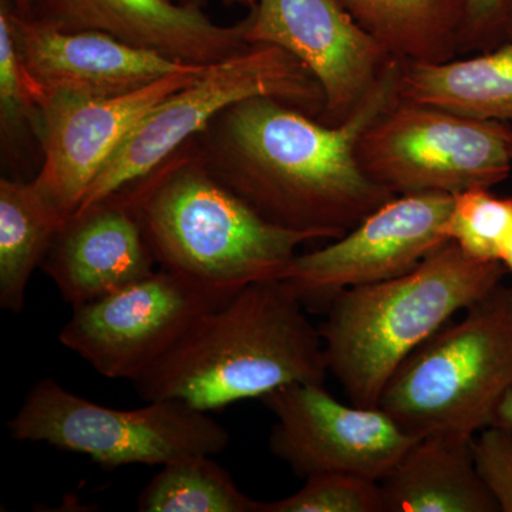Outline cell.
<instances>
[{"label": "cell", "mask_w": 512, "mask_h": 512, "mask_svg": "<svg viewBox=\"0 0 512 512\" xmlns=\"http://www.w3.org/2000/svg\"><path fill=\"white\" fill-rule=\"evenodd\" d=\"M262 503L239 490L210 454L165 464L138 495L140 512H261Z\"/></svg>", "instance_id": "21"}, {"label": "cell", "mask_w": 512, "mask_h": 512, "mask_svg": "<svg viewBox=\"0 0 512 512\" xmlns=\"http://www.w3.org/2000/svg\"><path fill=\"white\" fill-rule=\"evenodd\" d=\"M500 262L507 269V274L512 275V234L508 238L507 244L504 245L503 251H501Z\"/></svg>", "instance_id": "30"}, {"label": "cell", "mask_w": 512, "mask_h": 512, "mask_svg": "<svg viewBox=\"0 0 512 512\" xmlns=\"http://www.w3.org/2000/svg\"><path fill=\"white\" fill-rule=\"evenodd\" d=\"M447 237L478 261L500 262L512 234V194L498 197L491 188L453 195Z\"/></svg>", "instance_id": "22"}, {"label": "cell", "mask_w": 512, "mask_h": 512, "mask_svg": "<svg viewBox=\"0 0 512 512\" xmlns=\"http://www.w3.org/2000/svg\"><path fill=\"white\" fill-rule=\"evenodd\" d=\"M399 99L512 123V40L470 59L403 62Z\"/></svg>", "instance_id": "18"}, {"label": "cell", "mask_w": 512, "mask_h": 512, "mask_svg": "<svg viewBox=\"0 0 512 512\" xmlns=\"http://www.w3.org/2000/svg\"><path fill=\"white\" fill-rule=\"evenodd\" d=\"M29 19L66 32L106 33L191 66H210L238 55L248 18L222 26L197 3L173 0H35Z\"/></svg>", "instance_id": "15"}, {"label": "cell", "mask_w": 512, "mask_h": 512, "mask_svg": "<svg viewBox=\"0 0 512 512\" xmlns=\"http://www.w3.org/2000/svg\"><path fill=\"white\" fill-rule=\"evenodd\" d=\"M43 96L20 62L8 15L0 8V133L3 154L18 157L26 136L39 143Z\"/></svg>", "instance_id": "23"}, {"label": "cell", "mask_w": 512, "mask_h": 512, "mask_svg": "<svg viewBox=\"0 0 512 512\" xmlns=\"http://www.w3.org/2000/svg\"><path fill=\"white\" fill-rule=\"evenodd\" d=\"M512 386V286L500 285L413 353L377 406L416 437H476Z\"/></svg>", "instance_id": "5"}, {"label": "cell", "mask_w": 512, "mask_h": 512, "mask_svg": "<svg viewBox=\"0 0 512 512\" xmlns=\"http://www.w3.org/2000/svg\"><path fill=\"white\" fill-rule=\"evenodd\" d=\"M453 195H396L333 244L296 255L281 279L306 309L326 311L338 293L407 274L450 239Z\"/></svg>", "instance_id": "10"}, {"label": "cell", "mask_w": 512, "mask_h": 512, "mask_svg": "<svg viewBox=\"0 0 512 512\" xmlns=\"http://www.w3.org/2000/svg\"><path fill=\"white\" fill-rule=\"evenodd\" d=\"M501 35L507 37V40H512V0H508L507 8H505Z\"/></svg>", "instance_id": "29"}, {"label": "cell", "mask_w": 512, "mask_h": 512, "mask_svg": "<svg viewBox=\"0 0 512 512\" xmlns=\"http://www.w3.org/2000/svg\"><path fill=\"white\" fill-rule=\"evenodd\" d=\"M282 500L262 503L261 512H384L380 481L355 474L323 473Z\"/></svg>", "instance_id": "24"}, {"label": "cell", "mask_w": 512, "mask_h": 512, "mask_svg": "<svg viewBox=\"0 0 512 512\" xmlns=\"http://www.w3.org/2000/svg\"><path fill=\"white\" fill-rule=\"evenodd\" d=\"M252 97L285 101L315 119L325 104L322 87L298 59L281 47L248 46L238 55L210 64L194 83L154 107L101 168L73 215L146 177L221 111Z\"/></svg>", "instance_id": "6"}, {"label": "cell", "mask_w": 512, "mask_h": 512, "mask_svg": "<svg viewBox=\"0 0 512 512\" xmlns=\"http://www.w3.org/2000/svg\"><path fill=\"white\" fill-rule=\"evenodd\" d=\"M207 67H187L120 96L46 97L39 124L42 165L33 181L66 221L133 128L161 101L194 83Z\"/></svg>", "instance_id": "13"}, {"label": "cell", "mask_w": 512, "mask_h": 512, "mask_svg": "<svg viewBox=\"0 0 512 512\" xmlns=\"http://www.w3.org/2000/svg\"><path fill=\"white\" fill-rule=\"evenodd\" d=\"M222 2L225 3H232V5H241V6H247L249 10L254 9L256 6V3H258V0H222Z\"/></svg>", "instance_id": "31"}, {"label": "cell", "mask_w": 512, "mask_h": 512, "mask_svg": "<svg viewBox=\"0 0 512 512\" xmlns=\"http://www.w3.org/2000/svg\"><path fill=\"white\" fill-rule=\"evenodd\" d=\"M261 402L275 414L272 454L302 478L346 473L382 481L419 439L379 406L339 402L325 383L291 384Z\"/></svg>", "instance_id": "11"}, {"label": "cell", "mask_w": 512, "mask_h": 512, "mask_svg": "<svg viewBox=\"0 0 512 512\" xmlns=\"http://www.w3.org/2000/svg\"><path fill=\"white\" fill-rule=\"evenodd\" d=\"M467 22L463 50L481 49L501 35L508 0H466Z\"/></svg>", "instance_id": "26"}, {"label": "cell", "mask_w": 512, "mask_h": 512, "mask_svg": "<svg viewBox=\"0 0 512 512\" xmlns=\"http://www.w3.org/2000/svg\"><path fill=\"white\" fill-rule=\"evenodd\" d=\"M325 349L284 279L244 286L200 316L134 384L144 402L174 399L220 412L285 386L325 383Z\"/></svg>", "instance_id": "2"}, {"label": "cell", "mask_w": 512, "mask_h": 512, "mask_svg": "<svg viewBox=\"0 0 512 512\" xmlns=\"http://www.w3.org/2000/svg\"><path fill=\"white\" fill-rule=\"evenodd\" d=\"M505 275L448 241L407 274L338 293L319 326L329 373L350 402L377 406L403 363Z\"/></svg>", "instance_id": "4"}, {"label": "cell", "mask_w": 512, "mask_h": 512, "mask_svg": "<svg viewBox=\"0 0 512 512\" xmlns=\"http://www.w3.org/2000/svg\"><path fill=\"white\" fill-rule=\"evenodd\" d=\"M235 292L158 268L136 284L73 309L59 342L99 375L136 383L195 320Z\"/></svg>", "instance_id": "9"}, {"label": "cell", "mask_w": 512, "mask_h": 512, "mask_svg": "<svg viewBox=\"0 0 512 512\" xmlns=\"http://www.w3.org/2000/svg\"><path fill=\"white\" fill-rule=\"evenodd\" d=\"M396 59L443 63L463 52L466 0H338Z\"/></svg>", "instance_id": "19"}, {"label": "cell", "mask_w": 512, "mask_h": 512, "mask_svg": "<svg viewBox=\"0 0 512 512\" xmlns=\"http://www.w3.org/2000/svg\"><path fill=\"white\" fill-rule=\"evenodd\" d=\"M13 12L18 13L23 18H30L35 6V0H6Z\"/></svg>", "instance_id": "28"}, {"label": "cell", "mask_w": 512, "mask_h": 512, "mask_svg": "<svg viewBox=\"0 0 512 512\" xmlns=\"http://www.w3.org/2000/svg\"><path fill=\"white\" fill-rule=\"evenodd\" d=\"M247 18L249 46L281 47L313 74L326 126L348 120L396 60L338 0H258Z\"/></svg>", "instance_id": "12"}, {"label": "cell", "mask_w": 512, "mask_h": 512, "mask_svg": "<svg viewBox=\"0 0 512 512\" xmlns=\"http://www.w3.org/2000/svg\"><path fill=\"white\" fill-rule=\"evenodd\" d=\"M365 173L393 195H456L510 177V123L397 99L360 137Z\"/></svg>", "instance_id": "8"}, {"label": "cell", "mask_w": 512, "mask_h": 512, "mask_svg": "<svg viewBox=\"0 0 512 512\" xmlns=\"http://www.w3.org/2000/svg\"><path fill=\"white\" fill-rule=\"evenodd\" d=\"M474 437H419L384 480V512H500L478 471Z\"/></svg>", "instance_id": "17"}, {"label": "cell", "mask_w": 512, "mask_h": 512, "mask_svg": "<svg viewBox=\"0 0 512 512\" xmlns=\"http://www.w3.org/2000/svg\"><path fill=\"white\" fill-rule=\"evenodd\" d=\"M0 8L8 15L20 62L43 101L53 94L120 96L191 67L106 33L50 28L19 16L6 0H0Z\"/></svg>", "instance_id": "14"}, {"label": "cell", "mask_w": 512, "mask_h": 512, "mask_svg": "<svg viewBox=\"0 0 512 512\" xmlns=\"http://www.w3.org/2000/svg\"><path fill=\"white\" fill-rule=\"evenodd\" d=\"M136 215L116 197L73 215L43 261V272L73 309L156 272Z\"/></svg>", "instance_id": "16"}, {"label": "cell", "mask_w": 512, "mask_h": 512, "mask_svg": "<svg viewBox=\"0 0 512 512\" xmlns=\"http://www.w3.org/2000/svg\"><path fill=\"white\" fill-rule=\"evenodd\" d=\"M402 64L394 60L339 126L285 101L252 97L221 111L192 143L211 173L265 220L335 241L396 197L365 173L357 144L399 99Z\"/></svg>", "instance_id": "1"}, {"label": "cell", "mask_w": 512, "mask_h": 512, "mask_svg": "<svg viewBox=\"0 0 512 512\" xmlns=\"http://www.w3.org/2000/svg\"><path fill=\"white\" fill-rule=\"evenodd\" d=\"M146 403L140 409H111L46 377L26 394L8 430L13 440L82 454L107 470L165 466L194 454L217 456L228 447L231 436L211 413L181 400Z\"/></svg>", "instance_id": "7"}, {"label": "cell", "mask_w": 512, "mask_h": 512, "mask_svg": "<svg viewBox=\"0 0 512 512\" xmlns=\"http://www.w3.org/2000/svg\"><path fill=\"white\" fill-rule=\"evenodd\" d=\"M111 197L136 215L158 268L228 291L281 279L298 248L318 241L265 220L211 173L192 140Z\"/></svg>", "instance_id": "3"}, {"label": "cell", "mask_w": 512, "mask_h": 512, "mask_svg": "<svg viewBox=\"0 0 512 512\" xmlns=\"http://www.w3.org/2000/svg\"><path fill=\"white\" fill-rule=\"evenodd\" d=\"M473 450L500 512H512V427L488 426L474 437Z\"/></svg>", "instance_id": "25"}, {"label": "cell", "mask_w": 512, "mask_h": 512, "mask_svg": "<svg viewBox=\"0 0 512 512\" xmlns=\"http://www.w3.org/2000/svg\"><path fill=\"white\" fill-rule=\"evenodd\" d=\"M491 426L512 427V386L498 404Z\"/></svg>", "instance_id": "27"}, {"label": "cell", "mask_w": 512, "mask_h": 512, "mask_svg": "<svg viewBox=\"0 0 512 512\" xmlns=\"http://www.w3.org/2000/svg\"><path fill=\"white\" fill-rule=\"evenodd\" d=\"M66 218L35 181L0 180V306L19 315L33 272L42 268Z\"/></svg>", "instance_id": "20"}]
</instances>
